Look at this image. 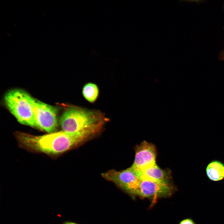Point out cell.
<instances>
[{"instance_id":"8fae6325","label":"cell","mask_w":224,"mask_h":224,"mask_svg":"<svg viewBox=\"0 0 224 224\" xmlns=\"http://www.w3.org/2000/svg\"><path fill=\"white\" fill-rule=\"evenodd\" d=\"M179 224H196V223L192 218H187L181 221Z\"/></svg>"},{"instance_id":"30bf717a","label":"cell","mask_w":224,"mask_h":224,"mask_svg":"<svg viewBox=\"0 0 224 224\" xmlns=\"http://www.w3.org/2000/svg\"><path fill=\"white\" fill-rule=\"evenodd\" d=\"M82 94L85 98L88 101L93 103L97 99L99 95V89L94 83H88L84 86L82 89Z\"/></svg>"},{"instance_id":"3957f363","label":"cell","mask_w":224,"mask_h":224,"mask_svg":"<svg viewBox=\"0 0 224 224\" xmlns=\"http://www.w3.org/2000/svg\"><path fill=\"white\" fill-rule=\"evenodd\" d=\"M34 99L27 92L19 89L10 90L4 97L6 105L19 122L35 127Z\"/></svg>"},{"instance_id":"7c38bea8","label":"cell","mask_w":224,"mask_h":224,"mask_svg":"<svg viewBox=\"0 0 224 224\" xmlns=\"http://www.w3.org/2000/svg\"><path fill=\"white\" fill-rule=\"evenodd\" d=\"M62 224H79L76 222L70 221H65L63 222Z\"/></svg>"},{"instance_id":"7a4b0ae2","label":"cell","mask_w":224,"mask_h":224,"mask_svg":"<svg viewBox=\"0 0 224 224\" xmlns=\"http://www.w3.org/2000/svg\"><path fill=\"white\" fill-rule=\"evenodd\" d=\"M104 119L97 113L78 107L66 110L60 118L63 130L69 133L93 131L97 132L103 125Z\"/></svg>"},{"instance_id":"8992f818","label":"cell","mask_w":224,"mask_h":224,"mask_svg":"<svg viewBox=\"0 0 224 224\" xmlns=\"http://www.w3.org/2000/svg\"><path fill=\"white\" fill-rule=\"evenodd\" d=\"M171 184L147 180H140L136 195L149 198L169 197L173 191Z\"/></svg>"},{"instance_id":"ba28073f","label":"cell","mask_w":224,"mask_h":224,"mask_svg":"<svg viewBox=\"0 0 224 224\" xmlns=\"http://www.w3.org/2000/svg\"><path fill=\"white\" fill-rule=\"evenodd\" d=\"M135 171L140 180H150L171 184V172L169 170L161 168L156 164Z\"/></svg>"},{"instance_id":"5b68a950","label":"cell","mask_w":224,"mask_h":224,"mask_svg":"<svg viewBox=\"0 0 224 224\" xmlns=\"http://www.w3.org/2000/svg\"><path fill=\"white\" fill-rule=\"evenodd\" d=\"M34 105L35 127L49 133L54 132L58 126L57 109L34 98Z\"/></svg>"},{"instance_id":"277c9868","label":"cell","mask_w":224,"mask_h":224,"mask_svg":"<svg viewBox=\"0 0 224 224\" xmlns=\"http://www.w3.org/2000/svg\"><path fill=\"white\" fill-rule=\"evenodd\" d=\"M102 175L127 193L136 195L140 179L131 166L121 171L111 170L103 173Z\"/></svg>"},{"instance_id":"52a82bcc","label":"cell","mask_w":224,"mask_h":224,"mask_svg":"<svg viewBox=\"0 0 224 224\" xmlns=\"http://www.w3.org/2000/svg\"><path fill=\"white\" fill-rule=\"evenodd\" d=\"M135 150L134 161L131 166L134 170H140L156 164L157 151L154 144L144 141L137 145Z\"/></svg>"},{"instance_id":"6da1fadb","label":"cell","mask_w":224,"mask_h":224,"mask_svg":"<svg viewBox=\"0 0 224 224\" xmlns=\"http://www.w3.org/2000/svg\"><path fill=\"white\" fill-rule=\"evenodd\" d=\"M95 133L91 131L69 133L62 130L40 136L19 133L16 137L20 144L28 149L57 154L84 142Z\"/></svg>"},{"instance_id":"4fadbf2b","label":"cell","mask_w":224,"mask_h":224,"mask_svg":"<svg viewBox=\"0 0 224 224\" xmlns=\"http://www.w3.org/2000/svg\"><path fill=\"white\" fill-rule=\"evenodd\" d=\"M220 56L222 59L224 60V50L221 53Z\"/></svg>"},{"instance_id":"9c48e42d","label":"cell","mask_w":224,"mask_h":224,"mask_svg":"<svg viewBox=\"0 0 224 224\" xmlns=\"http://www.w3.org/2000/svg\"><path fill=\"white\" fill-rule=\"evenodd\" d=\"M207 176L214 182L221 181L224 179V164L218 160H213L209 163L205 170Z\"/></svg>"}]
</instances>
